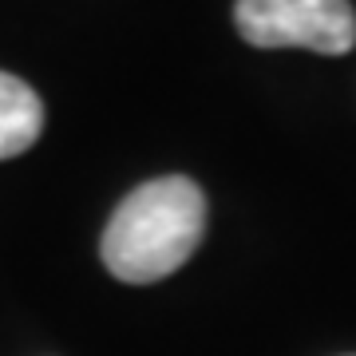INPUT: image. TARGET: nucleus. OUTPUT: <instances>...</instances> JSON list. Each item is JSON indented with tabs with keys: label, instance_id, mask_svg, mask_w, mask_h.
Masks as SVG:
<instances>
[{
	"label": "nucleus",
	"instance_id": "2",
	"mask_svg": "<svg viewBox=\"0 0 356 356\" xmlns=\"http://www.w3.org/2000/svg\"><path fill=\"white\" fill-rule=\"evenodd\" d=\"M238 32L254 48H309L344 56L356 44V13L348 0H238Z\"/></svg>",
	"mask_w": 356,
	"mask_h": 356
},
{
	"label": "nucleus",
	"instance_id": "3",
	"mask_svg": "<svg viewBox=\"0 0 356 356\" xmlns=\"http://www.w3.org/2000/svg\"><path fill=\"white\" fill-rule=\"evenodd\" d=\"M44 131V103L20 76L0 72V159L24 154Z\"/></svg>",
	"mask_w": 356,
	"mask_h": 356
},
{
	"label": "nucleus",
	"instance_id": "1",
	"mask_svg": "<svg viewBox=\"0 0 356 356\" xmlns=\"http://www.w3.org/2000/svg\"><path fill=\"white\" fill-rule=\"evenodd\" d=\"M206 234V194L186 175L143 182L103 229V266L127 285H151L191 261Z\"/></svg>",
	"mask_w": 356,
	"mask_h": 356
}]
</instances>
